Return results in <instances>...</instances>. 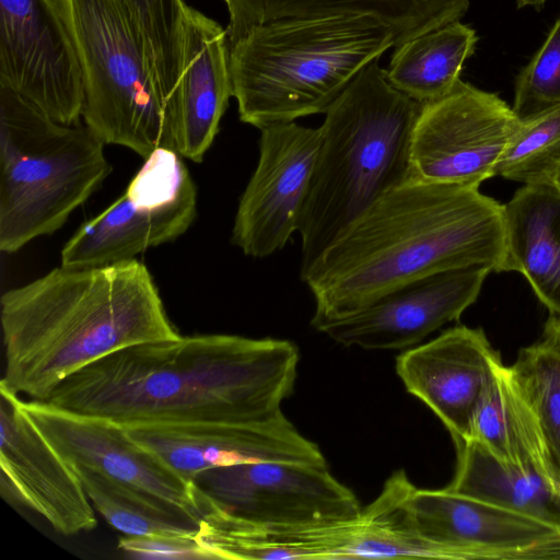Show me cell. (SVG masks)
<instances>
[{"instance_id":"7c38bea8","label":"cell","mask_w":560,"mask_h":560,"mask_svg":"<svg viewBox=\"0 0 560 560\" xmlns=\"http://www.w3.org/2000/svg\"><path fill=\"white\" fill-rule=\"evenodd\" d=\"M191 481L202 499L258 525L328 523L362 512L354 493L327 466L311 463H244L202 471Z\"/></svg>"},{"instance_id":"6da1fadb","label":"cell","mask_w":560,"mask_h":560,"mask_svg":"<svg viewBox=\"0 0 560 560\" xmlns=\"http://www.w3.org/2000/svg\"><path fill=\"white\" fill-rule=\"evenodd\" d=\"M298 362V347L284 339L180 336L105 355L43 402L125 428L256 421L281 411Z\"/></svg>"},{"instance_id":"7a4b0ae2","label":"cell","mask_w":560,"mask_h":560,"mask_svg":"<svg viewBox=\"0 0 560 560\" xmlns=\"http://www.w3.org/2000/svg\"><path fill=\"white\" fill-rule=\"evenodd\" d=\"M503 205L479 187L408 178L376 199L302 273L311 325L350 316L413 280L457 268L501 272Z\"/></svg>"},{"instance_id":"cb8c5ba5","label":"cell","mask_w":560,"mask_h":560,"mask_svg":"<svg viewBox=\"0 0 560 560\" xmlns=\"http://www.w3.org/2000/svg\"><path fill=\"white\" fill-rule=\"evenodd\" d=\"M477 42L475 30L459 21L416 36L395 47L387 79L419 104L441 98L460 80Z\"/></svg>"},{"instance_id":"836d02e7","label":"cell","mask_w":560,"mask_h":560,"mask_svg":"<svg viewBox=\"0 0 560 560\" xmlns=\"http://www.w3.org/2000/svg\"><path fill=\"white\" fill-rule=\"evenodd\" d=\"M549 185L553 186L560 192V162L550 177Z\"/></svg>"},{"instance_id":"9a60e30c","label":"cell","mask_w":560,"mask_h":560,"mask_svg":"<svg viewBox=\"0 0 560 560\" xmlns=\"http://www.w3.org/2000/svg\"><path fill=\"white\" fill-rule=\"evenodd\" d=\"M126 430L133 441L188 480L209 469L260 460L327 466L319 447L282 411L256 421L142 424Z\"/></svg>"},{"instance_id":"d6a6232c","label":"cell","mask_w":560,"mask_h":560,"mask_svg":"<svg viewBox=\"0 0 560 560\" xmlns=\"http://www.w3.org/2000/svg\"><path fill=\"white\" fill-rule=\"evenodd\" d=\"M547 0H516V4L518 9L525 7H532L536 10H540Z\"/></svg>"},{"instance_id":"ffe728a7","label":"cell","mask_w":560,"mask_h":560,"mask_svg":"<svg viewBox=\"0 0 560 560\" xmlns=\"http://www.w3.org/2000/svg\"><path fill=\"white\" fill-rule=\"evenodd\" d=\"M233 96L228 31L187 7L183 71L172 110L175 150L200 163Z\"/></svg>"},{"instance_id":"277c9868","label":"cell","mask_w":560,"mask_h":560,"mask_svg":"<svg viewBox=\"0 0 560 560\" xmlns=\"http://www.w3.org/2000/svg\"><path fill=\"white\" fill-rule=\"evenodd\" d=\"M368 63L325 113L299 234L300 276L376 199L409 178L421 104Z\"/></svg>"},{"instance_id":"44dd1931","label":"cell","mask_w":560,"mask_h":560,"mask_svg":"<svg viewBox=\"0 0 560 560\" xmlns=\"http://www.w3.org/2000/svg\"><path fill=\"white\" fill-rule=\"evenodd\" d=\"M230 44L253 27L283 20L368 15L387 26L395 47L463 18L470 0H223Z\"/></svg>"},{"instance_id":"1f68e13d","label":"cell","mask_w":560,"mask_h":560,"mask_svg":"<svg viewBox=\"0 0 560 560\" xmlns=\"http://www.w3.org/2000/svg\"><path fill=\"white\" fill-rule=\"evenodd\" d=\"M544 337L560 346V316L550 315L545 325Z\"/></svg>"},{"instance_id":"603a6c76","label":"cell","mask_w":560,"mask_h":560,"mask_svg":"<svg viewBox=\"0 0 560 560\" xmlns=\"http://www.w3.org/2000/svg\"><path fill=\"white\" fill-rule=\"evenodd\" d=\"M455 444L458 462L448 490L560 527V491L539 471L503 462L474 439Z\"/></svg>"},{"instance_id":"ba28073f","label":"cell","mask_w":560,"mask_h":560,"mask_svg":"<svg viewBox=\"0 0 560 560\" xmlns=\"http://www.w3.org/2000/svg\"><path fill=\"white\" fill-rule=\"evenodd\" d=\"M196 213L197 189L183 156L159 148L144 159L125 192L68 240L61 266L88 268L135 259L182 236Z\"/></svg>"},{"instance_id":"30bf717a","label":"cell","mask_w":560,"mask_h":560,"mask_svg":"<svg viewBox=\"0 0 560 560\" xmlns=\"http://www.w3.org/2000/svg\"><path fill=\"white\" fill-rule=\"evenodd\" d=\"M520 119L498 94L459 80L441 98L421 104L411 132L409 178L479 187Z\"/></svg>"},{"instance_id":"d6986e66","label":"cell","mask_w":560,"mask_h":560,"mask_svg":"<svg viewBox=\"0 0 560 560\" xmlns=\"http://www.w3.org/2000/svg\"><path fill=\"white\" fill-rule=\"evenodd\" d=\"M501 364L481 328L456 326L400 353L396 372L456 442L471 439L475 412Z\"/></svg>"},{"instance_id":"2e32d148","label":"cell","mask_w":560,"mask_h":560,"mask_svg":"<svg viewBox=\"0 0 560 560\" xmlns=\"http://www.w3.org/2000/svg\"><path fill=\"white\" fill-rule=\"evenodd\" d=\"M486 266L433 273L408 282L343 318L315 329L343 346L366 350L411 347L446 323L457 320L478 298Z\"/></svg>"},{"instance_id":"8fae6325","label":"cell","mask_w":560,"mask_h":560,"mask_svg":"<svg viewBox=\"0 0 560 560\" xmlns=\"http://www.w3.org/2000/svg\"><path fill=\"white\" fill-rule=\"evenodd\" d=\"M0 83L54 120L78 124L83 75L63 0H0Z\"/></svg>"},{"instance_id":"4316f807","label":"cell","mask_w":560,"mask_h":560,"mask_svg":"<svg viewBox=\"0 0 560 560\" xmlns=\"http://www.w3.org/2000/svg\"><path fill=\"white\" fill-rule=\"evenodd\" d=\"M508 368L534 417L548 477L560 491V346L544 337L521 349Z\"/></svg>"},{"instance_id":"52a82bcc","label":"cell","mask_w":560,"mask_h":560,"mask_svg":"<svg viewBox=\"0 0 560 560\" xmlns=\"http://www.w3.org/2000/svg\"><path fill=\"white\" fill-rule=\"evenodd\" d=\"M63 1L82 68L84 125L104 144L143 159L159 148L175 150L153 62L126 0Z\"/></svg>"},{"instance_id":"4dcf8cb0","label":"cell","mask_w":560,"mask_h":560,"mask_svg":"<svg viewBox=\"0 0 560 560\" xmlns=\"http://www.w3.org/2000/svg\"><path fill=\"white\" fill-rule=\"evenodd\" d=\"M118 548L143 558L209 559L195 538L124 536Z\"/></svg>"},{"instance_id":"5bb4252c","label":"cell","mask_w":560,"mask_h":560,"mask_svg":"<svg viewBox=\"0 0 560 560\" xmlns=\"http://www.w3.org/2000/svg\"><path fill=\"white\" fill-rule=\"evenodd\" d=\"M0 430L2 498L38 513L65 536L94 529L95 509L72 465L33 423L19 394L1 383Z\"/></svg>"},{"instance_id":"e0dca14e","label":"cell","mask_w":560,"mask_h":560,"mask_svg":"<svg viewBox=\"0 0 560 560\" xmlns=\"http://www.w3.org/2000/svg\"><path fill=\"white\" fill-rule=\"evenodd\" d=\"M221 559L412 558L415 542L371 508L351 520L304 525H258L226 515L211 533Z\"/></svg>"},{"instance_id":"d4e9b609","label":"cell","mask_w":560,"mask_h":560,"mask_svg":"<svg viewBox=\"0 0 560 560\" xmlns=\"http://www.w3.org/2000/svg\"><path fill=\"white\" fill-rule=\"evenodd\" d=\"M71 465L94 509L125 536L195 538L198 518L182 506L88 466Z\"/></svg>"},{"instance_id":"5b68a950","label":"cell","mask_w":560,"mask_h":560,"mask_svg":"<svg viewBox=\"0 0 560 560\" xmlns=\"http://www.w3.org/2000/svg\"><path fill=\"white\" fill-rule=\"evenodd\" d=\"M390 47V30L368 15L253 27L230 44L240 119L261 129L325 114L352 79Z\"/></svg>"},{"instance_id":"ac0fdd59","label":"cell","mask_w":560,"mask_h":560,"mask_svg":"<svg viewBox=\"0 0 560 560\" xmlns=\"http://www.w3.org/2000/svg\"><path fill=\"white\" fill-rule=\"evenodd\" d=\"M22 406L47 441L70 464L88 466L152 492L182 506L199 521L194 482L133 441L125 427L38 400H22Z\"/></svg>"},{"instance_id":"83f0119b","label":"cell","mask_w":560,"mask_h":560,"mask_svg":"<svg viewBox=\"0 0 560 560\" xmlns=\"http://www.w3.org/2000/svg\"><path fill=\"white\" fill-rule=\"evenodd\" d=\"M144 36L170 122L183 71L184 0H126Z\"/></svg>"},{"instance_id":"3957f363","label":"cell","mask_w":560,"mask_h":560,"mask_svg":"<svg viewBox=\"0 0 560 560\" xmlns=\"http://www.w3.org/2000/svg\"><path fill=\"white\" fill-rule=\"evenodd\" d=\"M1 384L45 401L66 377L121 349L180 337L158 287L137 259L60 266L4 292Z\"/></svg>"},{"instance_id":"4fadbf2b","label":"cell","mask_w":560,"mask_h":560,"mask_svg":"<svg viewBox=\"0 0 560 560\" xmlns=\"http://www.w3.org/2000/svg\"><path fill=\"white\" fill-rule=\"evenodd\" d=\"M256 168L241 195L232 243L265 258L299 232L319 145V127L294 121L259 129Z\"/></svg>"},{"instance_id":"8992f818","label":"cell","mask_w":560,"mask_h":560,"mask_svg":"<svg viewBox=\"0 0 560 560\" xmlns=\"http://www.w3.org/2000/svg\"><path fill=\"white\" fill-rule=\"evenodd\" d=\"M84 125L54 120L0 83V250L58 231L112 172Z\"/></svg>"},{"instance_id":"9c48e42d","label":"cell","mask_w":560,"mask_h":560,"mask_svg":"<svg viewBox=\"0 0 560 560\" xmlns=\"http://www.w3.org/2000/svg\"><path fill=\"white\" fill-rule=\"evenodd\" d=\"M401 525L467 559H560V527L448 490L418 489L402 471L388 479Z\"/></svg>"},{"instance_id":"f1b7e54d","label":"cell","mask_w":560,"mask_h":560,"mask_svg":"<svg viewBox=\"0 0 560 560\" xmlns=\"http://www.w3.org/2000/svg\"><path fill=\"white\" fill-rule=\"evenodd\" d=\"M560 162V107L521 120L493 174L524 185L549 184Z\"/></svg>"},{"instance_id":"7402d4cb","label":"cell","mask_w":560,"mask_h":560,"mask_svg":"<svg viewBox=\"0 0 560 560\" xmlns=\"http://www.w3.org/2000/svg\"><path fill=\"white\" fill-rule=\"evenodd\" d=\"M503 210L502 271L522 273L550 315L560 316V192L549 184L524 185Z\"/></svg>"},{"instance_id":"f546056e","label":"cell","mask_w":560,"mask_h":560,"mask_svg":"<svg viewBox=\"0 0 560 560\" xmlns=\"http://www.w3.org/2000/svg\"><path fill=\"white\" fill-rule=\"evenodd\" d=\"M560 107V19L516 78L512 109L526 120Z\"/></svg>"},{"instance_id":"484cf974","label":"cell","mask_w":560,"mask_h":560,"mask_svg":"<svg viewBox=\"0 0 560 560\" xmlns=\"http://www.w3.org/2000/svg\"><path fill=\"white\" fill-rule=\"evenodd\" d=\"M471 439L501 460L536 469L550 481L534 417L503 364L477 407Z\"/></svg>"}]
</instances>
